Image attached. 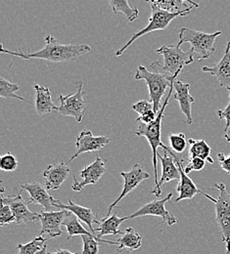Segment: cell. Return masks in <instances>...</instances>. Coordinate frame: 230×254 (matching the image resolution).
<instances>
[{"instance_id": "obj_1", "label": "cell", "mask_w": 230, "mask_h": 254, "mask_svg": "<svg viewBox=\"0 0 230 254\" xmlns=\"http://www.w3.org/2000/svg\"><path fill=\"white\" fill-rule=\"evenodd\" d=\"M45 46L35 52L30 50L24 51L22 49L19 52H13L4 48L1 44V53L19 57L23 60L41 59L53 63H71L77 60L79 57L88 54L91 51V47L86 44H63L54 38L51 34L45 37Z\"/></svg>"}, {"instance_id": "obj_2", "label": "cell", "mask_w": 230, "mask_h": 254, "mask_svg": "<svg viewBox=\"0 0 230 254\" xmlns=\"http://www.w3.org/2000/svg\"><path fill=\"white\" fill-rule=\"evenodd\" d=\"M151 66L154 69L153 72L149 71L144 65H139L134 75V78L135 80H144L146 82L149 90L150 102L154 106V112L158 114L162 107L161 101L163 96L165 94L167 88L171 87V85L173 84L174 80L176 79L180 72L174 75L167 76L158 71L156 63L152 64Z\"/></svg>"}, {"instance_id": "obj_3", "label": "cell", "mask_w": 230, "mask_h": 254, "mask_svg": "<svg viewBox=\"0 0 230 254\" xmlns=\"http://www.w3.org/2000/svg\"><path fill=\"white\" fill-rule=\"evenodd\" d=\"M173 84L171 85V87L169 88V91L167 93V96L164 100V103L162 105L160 111L157 114V119L149 124V125H145V124H140L138 128L134 131V134L136 136L139 137H145L147 139V141L149 142V145L152 149L153 152V166H154V177H155V187L158 186L159 184V180H158V148L161 147L164 150H166L167 147L164 145L162 142V123H163V119L164 116V110L168 104V101L171 97L172 91H173Z\"/></svg>"}, {"instance_id": "obj_4", "label": "cell", "mask_w": 230, "mask_h": 254, "mask_svg": "<svg viewBox=\"0 0 230 254\" xmlns=\"http://www.w3.org/2000/svg\"><path fill=\"white\" fill-rule=\"evenodd\" d=\"M193 8H196V7L195 6H189L188 8H186L182 11L174 12V13L173 12H168V11H165V10H161V9H158V8H152V12H151V16H150V19H149L148 26H146L141 31L134 33L132 35V38L128 41V43H126L119 51L116 52V56L117 57L122 56L126 52V50L139 37H141V36H143L147 33H150V32L164 31L165 29H167L169 24L175 18L188 16L190 14V11Z\"/></svg>"}, {"instance_id": "obj_5", "label": "cell", "mask_w": 230, "mask_h": 254, "mask_svg": "<svg viewBox=\"0 0 230 254\" xmlns=\"http://www.w3.org/2000/svg\"><path fill=\"white\" fill-rule=\"evenodd\" d=\"M222 32L207 33L198 32L190 28H182L179 31V42H187L191 45V51L198 54L199 61L206 60L215 53L216 39L222 35Z\"/></svg>"}, {"instance_id": "obj_6", "label": "cell", "mask_w": 230, "mask_h": 254, "mask_svg": "<svg viewBox=\"0 0 230 254\" xmlns=\"http://www.w3.org/2000/svg\"><path fill=\"white\" fill-rule=\"evenodd\" d=\"M215 187L220 191L218 198L204 191H201V193L215 203L217 223L223 234V242L227 245V254H230V193L228 192L226 185L223 183H217Z\"/></svg>"}, {"instance_id": "obj_7", "label": "cell", "mask_w": 230, "mask_h": 254, "mask_svg": "<svg viewBox=\"0 0 230 254\" xmlns=\"http://www.w3.org/2000/svg\"><path fill=\"white\" fill-rule=\"evenodd\" d=\"M181 44L178 42L177 45H164L156 50L157 54L164 57V64L160 65L164 71L169 72L171 75L181 72L185 65L194 62V52L191 50L184 52L180 48Z\"/></svg>"}, {"instance_id": "obj_8", "label": "cell", "mask_w": 230, "mask_h": 254, "mask_svg": "<svg viewBox=\"0 0 230 254\" xmlns=\"http://www.w3.org/2000/svg\"><path fill=\"white\" fill-rule=\"evenodd\" d=\"M83 82L77 81V93L70 95H60L59 100L61 105L58 107L57 112L65 117H73L80 124L84 117V112L86 109V103L84 101V95L86 94L82 90Z\"/></svg>"}, {"instance_id": "obj_9", "label": "cell", "mask_w": 230, "mask_h": 254, "mask_svg": "<svg viewBox=\"0 0 230 254\" xmlns=\"http://www.w3.org/2000/svg\"><path fill=\"white\" fill-rule=\"evenodd\" d=\"M1 203H5L11 207L16 219L15 222L18 225L30 224L40 220L39 213L33 212L29 209L28 201H25L22 197V190L8 196H4L2 192Z\"/></svg>"}, {"instance_id": "obj_10", "label": "cell", "mask_w": 230, "mask_h": 254, "mask_svg": "<svg viewBox=\"0 0 230 254\" xmlns=\"http://www.w3.org/2000/svg\"><path fill=\"white\" fill-rule=\"evenodd\" d=\"M172 197V192H169L163 199H155L142 207H140L136 212H134L132 215L129 216L130 219H134L137 217H142V216H159L163 218V221L160 223H167L168 226H172L174 224L178 222L177 218L171 214L168 210L165 209V203L170 200Z\"/></svg>"}, {"instance_id": "obj_11", "label": "cell", "mask_w": 230, "mask_h": 254, "mask_svg": "<svg viewBox=\"0 0 230 254\" xmlns=\"http://www.w3.org/2000/svg\"><path fill=\"white\" fill-rule=\"evenodd\" d=\"M106 162L107 160L97 157L88 166L84 167L80 171V178L74 177V183L72 184V189L76 191H80L85 186L95 185L99 179L104 175L106 171Z\"/></svg>"}, {"instance_id": "obj_12", "label": "cell", "mask_w": 230, "mask_h": 254, "mask_svg": "<svg viewBox=\"0 0 230 254\" xmlns=\"http://www.w3.org/2000/svg\"><path fill=\"white\" fill-rule=\"evenodd\" d=\"M110 142L111 139L108 136H94L90 130H82L77 138V152L70 159L69 162L75 160L81 154L98 152Z\"/></svg>"}, {"instance_id": "obj_13", "label": "cell", "mask_w": 230, "mask_h": 254, "mask_svg": "<svg viewBox=\"0 0 230 254\" xmlns=\"http://www.w3.org/2000/svg\"><path fill=\"white\" fill-rule=\"evenodd\" d=\"M70 214L71 212L66 209L42 211L41 213H39L40 222L42 225L39 236H43L44 234H46L47 237L50 239L60 237L62 235L61 226Z\"/></svg>"}, {"instance_id": "obj_14", "label": "cell", "mask_w": 230, "mask_h": 254, "mask_svg": "<svg viewBox=\"0 0 230 254\" xmlns=\"http://www.w3.org/2000/svg\"><path fill=\"white\" fill-rule=\"evenodd\" d=\"M121 176L125 180L124 188H123L121 194L118 196V198L109 206V210H108V212L106 214V217H109L111 215V212L114 209V207L127 194H129L132 190H134L142 181L150 178V174L147 173L146 171H144L142 166L140 164H138V163L133 165V167L131 169V171H129V172H121Z\"/></svg>"}, {"instance_id": "obj_15", "label": "cell", "mask_w": 230, "mask_h": 254, "mask_svg": "<svg viewBox=\"0 0 230 254\" xmlns=\"http://www.w3.org/2000/svg\"><path fill=\"white\" fill-rule=\"evenodd\" d=\"M173 89L175 91L173 95V100H176L179 103V108L181 113L185 116V124L192 125V104L195 102L193 96L190 95V84L183 82L179 79H175L173 82Z\"/></svg>"}, {"instance_id": "obj_16", "label": "cell", "mask_w": 230, "mask_h": 254, "mask_svg": "<svg viewBox=\"0 0 230 254\" xmlns=\"http://www.w3.org/2000/svg\"><path fill=\"white\" fill-rule=\"evenodd\" d=\"M158 158L161 160V163H162V176L159 180L158 186L154 188L152 192L157 197H160L163 194L162 186L164 183H168L170 181L180 179V172L173 157L167 151L164 152V156L158 153Z\"/></svg>"}, {"instance_id": "obj_17", "label": "cell", "mask_w": 230, "mask_h": 254, "mask_svg": "<svg viewBox=\"0 0 230 254\" xmlns=\"http://www.w3.org/2000/svg\"><path fill=\"white\" fill-rule=\"evenodd\" d=\"M164 151H167L175 160L178 168H179V172H180V181L177 185V188H176V191L178 192V196L175 198V202H179L181 200H184V199H191L193 198L197 193H200L201 190H199L197 188V186L195 185V183L187 176V174L185 173L184 171V165H183V162L184 160L181 159H178L172 152L169 148H167L166 150Z\"/></svg>"}, {"instance_id": "obj_18", "label": "cell", "mask_w": 230, "mask_h": 254, "mask_svg": "<svg viewBox=\"0 0 230 254\" xmlns=\"http://www.w3.org/2000/svg\"><path fill=\"white\" fill-rule=\"evenodd\" d=\"M70 173L71 167L64 162L50 164L42 174V177L45 180V188L48 190H59Z\"/></svg>"}, {"instance_id": "obj_19", "label": "cell", "mask_w": 230, "mask_h": 254, "mask_svg": "<svg viewBox=\"0 0 230 254\" xmlns=\"http://www.w3.org/2000/svg\"><path fill=\"white\" fill-rule=\"evenodd\" d=\"M202 70L216 76L220 85L230 91V42L228 43L225 54L219 64L213 66L206 65Z\"/></svg>"}, {"instance_id": "obj_20", "label": "cell", "mask_w": 230, "mask_h": 254, "mask_svg": "<svg viewBox=\"0 0 230 254\" xmlns=\"http://www.w3.org/2000/svg\"><path fill=\"white\" fill-rule=\"evenodd\" d=\"M53 206H54V208L66 209L68 211H70L71 213H73L74 215H76L81 222L85 223L88 226L90 232L94 235L95 229L93 228V223L97 224L98 220L96 218V214L90 208L76 204L71 199L69 200L68 204L63 203L59 199H55L54 202H53Z\"/></svg>"}, {"instance_id": "obj_21", "label": "cell", "mask_w": 230, "mask_h": 254, "mask_svg": "<svg viewBox=\"0 0 230 254\" xmlns=\"http://www.w3.org/2000/svg\"><path fill=\"white\" fill-rule=\"evenodd\" d=\"M22 189L27 190L31 195L30 200H28L29 204H40L45 209V211H54L53 202L55 199L48 192V190L41 184L38 182L27 183L22 185Z\"/></svg>"}, {"instance_id": "obj_22", "label": "cell", "mask_w": 230, "mask_h": 254, "mask_svg": "<svg viewBox=\"0 0 230 254\" xmlns=\"http://www.w3.org/2000/svg\"><path fill=\"white\" fill-rule=\"evenodd\" d=\"M33 88L35 90V112L38 116H43L46 114H50L52 112H57L58 107L53 102L52 95L49 87L41 86L37 83L33 84Z\"/></svg>"}, {"instance_id": "obj_23", "label": "cell", "mask_w": 230, "mask_h": 254, "mask_svg": "<svg viewBox=\"0 0 230 254\" xmlns=\"http://www.w3.org/2000/svg\"><path fill=\"white\" fill-rule=\"evenodd\" d=\"M130 219L128 217H119L117 213L110 215L109 217H105L102 220H98V228L95 229V233H98L97 237L101 239L104 236H117L122 235L123 232L119 230V226L126 220Z\"/></svg>"}, {"instance_id": "obj_24", "label": "cell", "mask_w": 230, "mask_h": 254, "mask_svg": "<svg viewBox=\"0 0 230 254\" xmlns=\"http://www.w3.org/2000/svg\"><path fill=\"white\" fill-rule=\"evenodd\" d=\"M142 246L141 236L132 227L123 232L122 237L117 241L118 252L122 253L123 250H128L130 254L133 251L140 249Z\"/></svg>"}, {"instance_id": "obj_25", "label": "cell", "mask_w": 230, "mask_h": 254, "mask_svg": "<svg viewBox=\"0 0 230 254\" xmlns=\"http://www.w3.org/2000/svg\"><path fill=\"white\" fill-rule=\"evenodd\" d=\"M188 143L190 145L189 159L200 158V159L208 161L211 164H214L215 160L211 157L212 149L205 140L189 139Z\"/></svg>"}, {"instance_id": "obj_26", "label": "cell", "mask_w": 230, "mask_h": 254, "mask_svg": "<svg viewBox=\"0 0 230 254\" xmlns=\"http://www.w3.org/2000/svg\"><path fill=\"white\" fill-rule=\"evenodd\" d=\"M151 8H158L161 10H165L168 12H179L186 8H183V6L186 3L191 4L192 6H195L196 8L199 7L197 2L193 0H146Z\"/></svg>"}, {"instance_id": "obj_27", "label": "cell", "mask_w": 230, "mask_h": 254, "mask_svg": "<svg viewBox=\"0 0 230 254\" xmlns=\"http://www.w3.org/2000/svg\"><path fill=\"white\" fill-rule=\"evenodd\" d=\"M108 3L115 14L122 13L130 23L135 21L139 16V9L131 6L129 0H108Z\"/></svg>"}, {"instance_id": "obj_28", "label": "cell", "mask_w": 230, "mask_h": 254, "mask_svg": "<svg viewBox=\"0 0 230 254\" xmlns=\"http://www.w3.org/2000/svg\"><path fill=\"white\" fill-rule=\"evenodd\" d=\"M70 215L63 222V226L66 227L67 232H68V237H67L68 241H70L75 236L86 235V236H90V237H97V236L93 235L91 232H88L86 229H84L80 223V220L76 215H74L72 217Z\"/></svg>"}, {"instance_id": "obj_29", "label": "cell", "mask_w": 230, "mask_h": 254, "mask_svg": "<svg viewBox=\"0 0 230 254\" xmlns=\"http://www.w3.org/2000/svg\"><path fill=\"white\" fill-rule=\"evenodd\" d=\"M81 240L83 243V250L81 254H98L100 244H109L112 246H117V242H110L99 239L97 237H90L86 235L81 236Z\"/></svg>"}, {"instance_id": "obj_30", "label": "cell", "mask_w": 230, "mask_h": 254, "mask_svg": "<svg viewBox=\"0 0 230 254\" xmlns=\"http://www.w3.org/2000/svg\"><path fill=\"white\" fill-rule=\"evenodd\" d=\"M20 89L19 84L17 83H12L9 80L5 79L4 77H0V96L2 98H6V99H17V100H21L24 101L28 104H31L30 101L26 100L25 98L21 97V96L17 95L16 92Z\"/></svg>"}, {"instance_id": "obj_31", "label": "cell", "mask_w": 230, "mask_h": 254, "mask_svg": "<svg viewBox=\"0 0 230 254\" xmlns=\"http://www.w3.org/2000/svg\"><path fill=\"white\" fill-rule=\"evenodd\" d=\"M46 241L47 238H44L43 236H38L28 244H20L17 247V251L19 253L18 254H35L43 249V247L46 245Z\"/></svg>"}, {"instance_id": "obj_32", "label": "cell", "mask_w": 230, "mask_h": 254, "mask_svg": "<svg viewBox=\"0 0 230 254\" xmlns=\"http://www.w3.org/2000/svg\"><path fill=\"white\" fill-rule=\"evenodd\" d=\"M168 143L170 149L176 154H182L187 148V140L183 133L169 134Z\"/></svg>"}, {"instance_id": "obj_33", "label": "cell", "mask_w": 230, "mask_h": 254, "mask_svg": "<svg viewBox=\"0 0 230 254\" xmlns=\"http://www.w3.org/2000/svg\"><path fill=\"white\" fill-rule=\"evenodd\" d=\"M18 160L11 153H8L0 158V169L7 172L15 171L18 167Z\"/></svg>"}, {"instance_id": "obj_34", "label": "cell", "mask_w": 230, "mask_h": 254, "mask_svg": "<svg viewBox=\"0 0 230 254\" xmlns=\"http://www.w3.org/2000/svg\"><path fill=\"white\" fill-rule=\"evenodd\" d=\"M132 109L134 112H136L139 116H145L147 114H150L151 112H154L153 104L147 100H141V101L133 104Z\"/></svg>"}, {"instance_id": "obj_35", "label": "cell", "mask_w": 230, "mask_h": 254, "mask_svg": "<svg viewBox=\"0 0 230 254\" xmlns=\"http://www.w3.org/2000/svg\"><path fill=\"white\" fill-rule=\"evenodd\" d=\"M15 216L13 214V211L11 207L5 203H1L0 208V225L5 226L10 223L15 222Z\"/></svg>"}, {"instance_id": "obj_36", "label": "cell", "mask_w": 230, "mask_h": 254, "mask_svg": "<svg viewBox=\"0 0 230 254\" xmlns=\"http://www.w3.org/2000/svg\"><path fill=\"white\" fill-rule=\"evenodd\" d=\"M205 165H206V160H204V159H200V158L189 159V163L186 167H184V171L188 175L192 171L203 170Z\"/></svg>"}, {"instance_id": "obj_37", "label": "cell", "mask_w": 230, "mask_h": 254, "mask_svg": "<svg viewBox=\"0 0 230 254\" xmlns=\"http://www.w3.org/2000/svg\"><path fill=\"white\" fill-rule=\"evenodd\" d=\"M217 114H218L219 119L226 120V129H225V131H227L230 127V103L227 106V108L224 109V110H219Z\"/></svg>"}, {"instance_id": "obj_38", "label": "cell", "mask_w": 230, "mask_h": 254, "mask_svg": "<svg viewBox=\"0 0 230 254\" xmlns=\"http://www.w3.org/2000/svg\"><path fill=\"white\" fill-rule=\"evenodd\" d=\"M218 159H219L222 168L230 174V156L227 157L224 153H219Z\"/></svg>"}, {"instance_id": "obj_39", "label": "cell", "mask_w": 230, "mask_h": 254, "mask_svg": "<svg viewBox=\"0 0 230 254\" xmlns=\"http://www.w3.org/2000/svg\"><path fill=\"white\" fill-rule=\"evenodd\" d=\"M48 254H79L78 253H71L70 251L68 250H63V249H59L58 251L54 252V253H50Z\"/></svg>"}, {"instance_id": "obj_40", "label": "cell", "mask_w": 230, "mask_h": 254, "mask_svg": "<svg viewBox=\"0 0 230 254\" xmlns=\"http://www.w3.org/2000/svg\"><path fill=\"white\" fill-rule=\"evenodd\" d=\"M35 254H48V250H47V245H45L43 247V249L41 251H39L38 253H36Z\"/></svg>"}, {"instance_id": "obj_41", "label": "cell", "mask_w": 230, "mask_h": 254, "mask_svg": "<svg viewBox=\"0 0 230 254\" xmlns=\"http://www.w3.org/2000/svg\"><path fill=\"white\" fill-rule=\"evenodd\" d=\"M225 138H226V140L230 143V127L226 131V134H225Z\"/></svg>"}, {"instance_id": "obj_42", "label": "cell", "mask_w": 230, "mask_h": 254, "mask_svg": "<svg viewBox=\"0 0 230 254\" xmlns=\"http://www.w3.org/2000/svg\"><path fill=\"white\" fill-rule=\"evenodd\" d=\"M120 254V253H119V252H117V253H116V254Z\"/></svg>"}]
</instances>
